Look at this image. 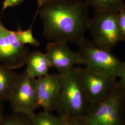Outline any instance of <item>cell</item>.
<instances>
[{
    "instance_id": "6da1fadb",
    "label": "cell",
    "mask_w": 125,
    "mask_h": 125,
    "mask_svg": "<svg viewBox=\"0 0 125 125\" xmlns=\"http://www.w3.org/2000/svg\"><path fill=\"white\" fill-rule=\"evenodd\" d=\"M43 24V34L52 41L80 45L85 40L91 19L88 6L81 0H53L36 13Z\"/></svg>"
},
{
    "instance_id": "7a4b0ae2",
    "label": "cell",
    "mask_w": 125,
    "mask_h": 125,
    "mask_svg": "<svg viewBox=\"0 0 125 125\" xmlns=\"http://www.w3.org/2000/svg\"><path fill=\"white\" fill-rule=\"evenodd\" d=\"M59 74L61 76L62 83L56 109L59 117L62 120L85 118L91 106L73 69Z\"/></svg>"
},
{
    "instance_id": "3957f363",
    "label": "cell",
    "mask_w": 125,
    "mask_h": 125,
    "mask_svg": "<svg viewBox=\"0 0 125 125\" xmlns=\"http://www.w3.org/2000/svg\"><path fill=\"white\" fill-rule=\"evenodd\" d=\"M80 54L85 67L103 72L125 85V63L112 53L111 50L86 40L79 45Z\"/></svg>"
},
{
    "instance_id": "277c9868",
    "label": "cell",
    "mask_w": 125,
    "mask_h": 125,
    "mask_svg": "<svg viewBox=\"0 0 125 125\" xmlns=\"http://www.w3.org/2000/svg\"><path fill=\"white\" fill-rule=\"evenodd\" d=\"M73 70L91 106L111 96L120 86L119 82L103 72L80 66Z\"/></svg>"
},
{
    "instance_id": "5b68a950",
    "label": "cell",
    "mask_w": 125,
    "mask_h": 125,
    "mask_svg": "<svg viewBox=\"0 0 125 125\" xmlns=\"http://www.w3.org/2000/svg\"><path fill=\"white\" fill-rule=\"evenodd\" d=\"M125 103V86L120 83L111 96L91 106L83 119L89 125H124Z\"/></svg>"
},
{
    "instance_id": "8992f818",
    "label": "cell",
    "mask_w": 125,
    "mask_h": 125,
    "mask_svg": "<svg viewBox=\"0 0 125 125\" xmlns=\"http://www.w3.org/2000/svg\"><path fill=\"white\" fill-rule=\"evenodd\" d=\"M117 12L95 11L89 27L94 43L112 50L121 41L117 24Z\"/></svg>"
},
{
    "instance_id": "52a82bcc",
    "label": "cell",
    "mask_w": 125,
    "mask_h": 125,
    "mask_svg": "<svg viewBox=\"0 0 125 125\" xmlns=\"http://www.w3.org/2000/svg\"><path fill=\"white\" fill-rule=\"evenodd\" d=\"M13 111L32 115L39 107L36 91V79L26 71L19 75L9 101Z\"/></svg>"
},
{
    "instance_id": "ba28073f",
    "label": "cell",
    "mask_w": 125,
    "mask_h": 125,
    "mask_svg": "<svg viewBox=\"0 0 125 125\" xmlns=\"http://www.w3.org/2000/svg\"><path fill=\"white\" fill-rule=\"evenodd\" d=\"M30 53L18 41L14 31L7 28L0 20V63L14 70L22 67Z\"/></svg>"
},
{
    "instance_id": "9c48e42d",
    "label": "cell",
    "mask_w": 125,
    "mask_h": 125,
    "mask_svg": "<svg viewBox=\"0 0 125 125\" xmlns=\"http://www.w3.org/2000/svg\"><path fill=\"white\" fill-rule=\"evenodd\" d=\"M45 54L51 67L56 68L59 73L68 72L75 65L83 63L80 54L72 51L65 42H50L47 45Z\"/></svg>"
},
{
    "instance_id": "30bf717a",
    "label": "cell",
    "mask_w": 125,
    "mask_h": 125,
    "mask_svg": "<svg viewBox=\"0 0 125 125\" xmlns=\"http://www.w3.org/2000/svg\"><path fill=\"white\" fill-rule=\"evenodd\" d=\"M61 76L47 74L36 79V91L40 107L44 111L51 112L56 109L61 87Z\"/></svg>"
},
{
    "instance_id": "8fae6325",
    "label": "cell",
    "mask_w": 125,
    "mask_h": 125,
    "mask_svg": "<svg viewBox=\"0 0 125 125\" xmlns=\"http://www.w3.org/2000/svg\"><path fill=\"white\" fill-rule=\"evenodd\" d=\"M26 72L33 78H39L48 74L51 65L45 53L40 51L30 52L26 60Z\"/></svg>"
},
{
    "instance_id": "7c38bea8",
    "label": "cell",
    "mask_w": 125,
    "mask_h": 125,
    "mask_svg": "<svg viewBox=\"0 0 125 125\" xmlns=\"http://www.w3.org/2000/svg\"><path fill=\"white\" fill-rule=\"evenodd\" d=\"M19 74L13 69L0 63V101H9Z\"/></svg>"
},
{
    "instance_id": "4fadbf2b",
    "label": "cell",
    "mask_w": 125,
    "mask_h": 125,
    "mask_svg": "<svg viewBox=\"0 0 125 125\" xmlns=\"http://www.w3.org/2000/svg\"><path fill=\"white\" fill-rule=\"evenodd\" d=\"M85 2L96 11L118 12L125 4L124 0H85Z\"/></svg>"
},
{
    "instance_id": "5bb4252c",
    "label": "cell",
    "mask_w": 125,
    "mask_h": 125,
    "mask_svg": "<svg viewBox=\"0 0 125 125\" xmlns=\"http://www.w3.org/2000/svg\"><path fill=\"white\" fill-rule=\"evenodd\" d=\"M0 125H33L31 115L14 112L9 115H4L0 119Z\"/></svg>"
},
{
    "instance_id": "9a60e30c",
    "label": "cell",
    "mask_w": 125,
    "mask_h": 125,
    "mask_svg": "<svg viewBox=\"0 0 125 125\" xmlns=\"http://www.w3.org/2000/svg\"><path fill=\"white\" fill-rule=\"evenodd\" d=\"M31 119L33 125H64V121L61 118L44 111L37 114H33Z\"/></svg>"
},
{
    "instance_id": "2e32d148",
    "label": "cell",
    "mask_w": 125,
    "mask_h": 125,
    "mask_svg": "<svg viewBox=\"0 0 125 125\" xmlns=\"http://www.w3.org/2000/svg\"><path fill=\"white\" fill-rule=\"evenodd\" d=\"M36 16L37 14L35 16L31 26L28 29L22 30L21 28H18L16 31H14L17 40L22 45H25L26 44H28L34 46H38L40 45V42L36 40L33 37L32 31L33 23L36 19Z\"/></svg>"
},
{
    "instance_id": "e0dca14e",
    "label": "cell",
    "mask_w": 125,
    "mask_h": 125,
    "mask_svg": "<svg viewBox=\"0 0 125 125\" xmlns=\"http://www.w3.org/2000/svg\"><path fill=\"white\" fill-rule=\"evenodd\" d=\"M117 24L121 41L125 40V4L117 12Z\"/></svg>"
},
{
    "instance_id": "ac0fdd59",
    "label": "cell",
    "mask_w": 125,
    "mask_h": 125,
    "mask_svg": "<svg viewBox=\"0 0 125 125\" xmlns=\"http://www.w3.org/2000/svg\"><path fill=\"white\" fill-rule=\"evenodd\" d=\"M23 1L24 0H4L3 2L1 13L2 14L6 9L9 8L19 6Z\"/></svg>"
},
{
    "instance_id": "d6986e66",
    "label": "cell",
    "mask_w": 125,
    "mask_h": 125,
    "mask_svg": "<svg viewBox=\"0 0 125 125\" xmlns=\"http://www.w3.org/2000/svg\"><path fill=\"white\" fill-rule=\"evenodd\" d=\"M63 121L64 125H89L83 119H73Z\"/></svg>"
},
{
    "instance_id": "ffe728a7",
    "label": "cell",
    "mask_w": 125,
    "mask_h": 125,
    "mask_svg": "<svg viewBox=\"0 0 125 125\" xmlns=\"http://www.w3.org/2000/svg\"><path fill=\"white\" fill-rule=\"evenodd\" d=\"M53 0H37V2L38 5V9L37 10V12L40 9V8L45 3L49 2L50 1H52Z\"/></svg>"
},
{
    "instance_id": "44dd1931",
    "label": "cell",
    "mask_w": 125,
    "mask_h": 125,
    "mask_svg": "<svg viewBox=\"0 0 125 125\" xmlns=\"http://www.w3.org/2000/svg\"><path fill=\"white\" fill-rule=\"evenodd\" d=\"M4 115V107L2 102L0 101V119H1Z\"/></svg>"
}]
</instances>
